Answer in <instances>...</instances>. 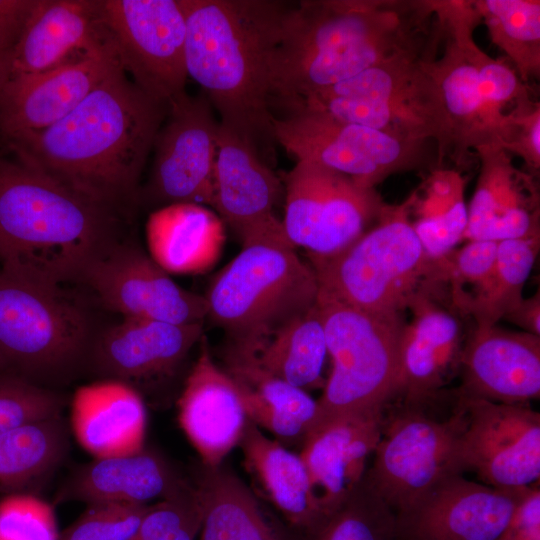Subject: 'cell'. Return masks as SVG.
Wrapping results in <instances>:
<instances>
[{
    "mask_svg": "<svg viewBox=\"0 0 540 540\" xmlns=\"http://www.w3.org/2000/svg\"><path fill=\"white\" fill-rule=\"evenodd\" d=\"M480 171L468 208L464 239L504 241L539 237L536 178L519 170L500 146L475 150Z\"/></svg>",
    "mask_w": 540,
    "mask_h": 540,
    "instance_id": "25",
    "label": "cell"
},
{
    "mask_svg": "<svg viewBox=\"0 0 540 540\" xmlns=\"http://www.w3.org/2000/svg\"><path fill=\"white\" fill-rule=\"evenodd\" d=\"M501 540H511V539H508V538H506V537H503Z\"/></svg>",
    "mask_w": 540,
    "mask_h": 540,
    "instance_id": "51",
    "label": "cell"
},
{
    "mask_svg": "<svg viewBox=\"0 0 540 540\" xmlns=\"http://www.w3.org/2000/svg\"><path fill=\"white\" fill-rule=\"evenodd\" d=\"M511 540H540V491L538 487L524 489L507 532Z\"/></svg>",
    "mask_w": 540,
    "mask_h": 540,
    "instance_id": "45",
    "label": "cell"
},
{
    "mask_svg": "<svg viewBox=\"0 0 540 540\" xmlns=\"http://www.w3.org/2000/svg\"><path fill=\"white\" fill-rule=\"evenodd\" d=\"M191 487L160 454L144 447L133 454L94 458L75 467L59 487L55 502L149 505L153 500L176 497Z\"/></svg>",
    "mask_w": 540,
    "mask_h": 540,
    "instance_id": "28",
    "label": "cell"
},
{
    "mask_svg": "<svg viewBox=\"0 0 540 540\" xmlns=\"http://www.w3.org/2000/svg\"><path fill=\"white\" fill-rule=\"evenodd\" d=\"M219 121L207 97L185 92L171 101L155 137L146 198L160 207L213 202Z\"/></svg>",
    "mask_w": 540,
    "mask_h": 540,
    "instance_id": "15",
    "label": "cell"
},
{
    "mask_svg": "<svg viewBox=\"0 0 540 540\" xmlns=\"http://www.w3.org/2000/svg\"><path fill=\"white\" fill-rule=\"evenodd\" d=\"M464 186L458 171L440 166L409 195L411 223L430 259L444 256L464 237L468 222Z\"/></svg>",
    "mask_w": 540,
    "mask_h": 540,
    "instance_id": "35",
    "label": "cell"
},
{
    "mask_svg": "<svg viewBox=\"0 0 540 540\" xmlns=\"http://www.w3.org/2000/svg\"><path fill=\"white\" fill-rule=\"evenodd\" d=\"M255 355L266 371L297 388L324 387L327 345L317 303L280 327Z\"/></svg>",
    "mask_w": 540,
    "mask_h": 540,
    "instance_id": "36",
    "label": "cell"
},
{
    "mask_svg": "<svg viewBox=\"0 0 540 540\" xmlns=\"http://www.w3.org/2000/svg\"><path fill=\"white\" fill-rule=\"evenodd\" d=\"M193 487L201 510L200 540H282L252 492L221 465H203Z\"/></svg>",
    "mask_w": 540,
    "mask_h": 540,
    "instance_id": "33",
    "label": "cell"
},
{
    "mask_svg": "<svg viewBox=\"0 0 540 540\" xmlns=\"http://www.w3.org/2000/svg\"><path fill=\"white\" fill-rule=\"evenodd\" d=\"M456 395V394H455ZM457 398L461 414L459 457L491 487L531 486L540 477V414L529 405Z\"/></svg>",
    "mask_w": 540,
    "mask_h": 540,
    "instance_id": "14",
    "label": "cell"
},
{
    "mask_svg": "<svg viewBox=\"0 0 540 540\" xmlns=\"http://www.w3.org/2000/svg\"><path fill=\"white\" fill-rule=\"evenodd\" d=\"M498 250V242L489 240H469L457 250H451L444 256L432 259L431 282H448L452 301L463 291L466 285H472L473 291L465 302L475 294L493 271Z\"/></svg>",
    "mask_w": 540,
    "mask_h": 540,
    "instance_id": "41",
    "label": "cell"
},
{
    "mask_svg": "<svg viewBox=\"0 0 540 540\" xmlns=\"http://www.w3.org/2000/svg\"><path fill=\"white\" fill-rule=\"evenodd\" d=\"M147 414L131 385L99 379L79 387L71 400V429L94 458L124 456L145 447Z\"/></svg>",
    "mask_w": 540,
    "mask_h": 540,
    "instance_id": "29",
    "label": "cell"
},
{
    "mask_svg": "<svg viewBox=\"0 0 540 540\" xmlns=\"http://www.w3.org/2000/svg\"><path fill=\"white\" fill-rule=\"evenodd\" d=\"M525 488L448 477L395 514L396 540H501Z\"/></svg>",
    "mask_w": 540,
    "mask_h": 540,
    "instance_id": "17",
    "label": "cell"
},
{
    "mask_svg": "<svg viewBox=\"0 0 540 540\" xmlns=\"http://www.w3.org/2000/svg\"><path fill=\"white\" fill-rule=\"evenodd\" d=\"M431 0H307L291 5L272 61V111L373 66L429 59L440 33Z\"/></svg>",
    "mask_w": 540,
    "mask_h": 540,
    "instance_id": "1",
    "label": "cell"
},
{
    "mask_svg": "<svg viewBox=\"0 0 540 540\" xmlns=\"http://www.w3.org/2000/svg\"><path fill=\"white\" fill-rule=\"evenodd\" d=\"M275 142L297 161L321 165L366 189L429 163V142L398 139L328 114L296 111L273 119Z\"/></svg>",
    "mask_w": 540,
    "mask_h": 540,
    "instance_id": "11",
    "label": "cell"
},
{
    "mask_svg": "<svg viewBox=\"0 0 540 540\" xmlns=\"http://www.w3.org/2000/svg\"><path fill=\"white\" fill-rule=\"evenodd\" d=\"M424 59H401L277 106L284 114L314 111L382 131L398 139L434 141L439 166L453 145L439 90Z\"/></svg>",
    "mask_w": 540,
    "mask_h": 540,
    "instance_id": "7",
    "label": "cell"
},
{
    "mask_svg": "<svg viewBox=\"0 0 540 540\" xmlns=\"http://www.w3.org/2000/svg\"><path fill=\"white\" fill-rule=\"evenodd\" d=\"M481 23L520 79L527 84L540 76V1L474 0Z\"/></svg>",
    "mask_w": 540,
    "mask_h": 540,
    "instance_id": "38",
    "label": "cell"
},
{
    "mask_svg": "<svg viewBox=\"0 0 540 540\" xmlns=\"http://www.w3.org/2000/svg\"><path fill=\"white\" fill-rule=\"evenodd\" d=\"M201 341L177 402L178 420L202 464L216 467L239 444L248 418L232 379Z\"/></svg>",
    "mask_w": 540,
    "mask_h": 540,
    "instance_id": "26",
    "label": "cell"
},
{
    "mask_svg": "<svg viewBox=\"0 0 540 540\" xmlns=\"http://www.w3.org/2000/svg\"><path fill=\"white\" fill-rule=\"evenodd\" d=\"M68 449V424L61 415L0 434V491L41 487L63 463Z\"/></svg>",
    "mask_w": 540,
    "mask_h": 540,
    "instance_id": "34",
    "label": "cell"
},
{
    "mask_svg": "<svg viewBox=\"0 0 540 540\" xmlns=\"http://www.w3.org/2000/svg\"><path fill=\"white\" fill-rule=\"evenodd\" d=\"M520 157L536 178L540 169V103L515 118L509 140L502 147Z\"/></svg>",
    "mask_w": 540,
    "mask_h": 540,
    "instance_id": "44",
    "label": "cell"
},
{
    "mask_svg": "<svg viewBox=\"0 0 540 540\" xmlns=\"http://www.w3.org/2000/svg\"><path fill=\"white\" fill-rule=\"evenodd\" d=\"M107 40L97 0H35L9 52L8 77L55 68Z\"/></svg>",
    "mask_w": 540,
    "mask_h": 540,
    "instance_id": "27",
    "label": "cell"
},
{
    "mask_svg": "<svg viewBox=\"0 0 540 540\" xmlns=\"http://www.w3.org/2000/svg\"><path fill=\"white\" fill-rule=\"evenodd\" d=\"M203 323L124 318L91 341L85 365L99 377L139 387L174 374L202 338Z\"/></svg>",
    "mask_w": 540,
    "mask_h": 540,
    "instance_id": "20",
    "label": "cell"
},
{
    "mask_svg": "<svg viewBox=\"0 0 540 540\" xmlns=\"http://www.w3.org/2000/svg\"><path fill=\"white\" fill-rule=\"evenodd\" d=\"M282 184L257 146L219 122L212 206L242 245L266 238H287L275 208Z\"/></svg>",
    "mask_w": 540,
    "mask_h": 540,
    "instance_id": "18",
    "label": "cell"
},
{
    "mask_svg": "<svg viewBox=\"0 0 540 540\" xmlns=\"http://www.w3.org/2000/svg\"><path fill=\"white\" fill-rule=\"evenodd\" d=\"M395 520L365 475L342 505L304 531V540H396Z\"/></svg>",
    "mask_w": 540,
    "mask_h": 540,
    "instance_id": "39",
    "label": "cell"
},
{
    "mask_svg": "<svg viewBox=\"0 0 540 540\" xmlns=\"http://www.w3.org/2000/svg\"><path fill=\"white\" fill-rule=\"evenodd\" d=\"M188 77L220 116L263 155L275 141L272 61L291 5L276 0H183ZM264 156V155H263Z\"/></svg>",
    "mask_w": 540,
    "mask_h": 540,
    "instance_id": "3",
    "label": "cell"
},
{
    "mask_svg": "<svg viewBox=\"0 0 540 540\" xmlns=\"http://www.w3.org/2000/svg\"><path fill=\"white\" fill-rule=\"evenodd\" d=\"M386 405L373 464L366 477L395 514L409 508L444 479L463 474L459 457L461 414L446 419L428 403ZM390 404V403H389Z\"/></svg>",
    "mask_w": 540,
    "mask_h": 540,
    "instance_id": "10",
    "label": "cell"
},
{
    "mask_svg": "<svg viewBox=\"0 0 540 540\" xmlns=\"http://www.w3.org/2000/svg\"><path fill=\"white\" fill-rule=\"evenodd\" d=\"M539 240L531 237L498 242L492 273L460 310L472 316L476 327L495 326L523 299V287L538 255Z\"/></svg>",
    "mask_w": 540,
    "mask_h": 540,
    "instance_id": "37",
    "label": "cell"
},
{
    "mask_svg": "<svg viewBox=\"0 0 540 540\" xmlns=\"http://www.w3.org/2000/svg\"><path fill=\"white\" fill-rule=\"evenodd\" d=\"M91 341L85 315L61 291L0 267V356L8 372L47 387L85 365Z\"/></svg>",
    "mask_w": 540,
    "mask_h": 540,
    "instance_id": "9",
    "label": "cell"
},
{
    "mask_svg": "<svg viewBox=\"0 0 540 540\" xmlns=\"http://www.w3.org/2000/svg\"><path fill=\"white\" fill-rule=\"evenodd\" d=\"M319 294L374 315H400L430 283V259L410 219L409 196L384 204L376 224L341 251L308 255Z\"/></svg>",
    "mask_w": 540,
    "mask_h": 540,
    "instance_id": "6",
    "label": "cell"
},
{
    "mask_svg": "<svg viewBox=\"0 0 540 540\" xmlns=\"http://www.w3.org/2000/svg\"><path fill=\"white\" fill-rule=\"evenodd\" d=\"M317 305L332 369L316 400L311 429L339 416L383 410L390 403L404 327L401 315L365 313L320 294Z\"/></svg>",
    "mask_w": 540,
    "mask_h": 540,
    "instance_id": "8",
    "label": "cell"
},
{
    "mask_svg": "<svg viewBox=\"0 0 540 540\" xmlns=\"http://www.w3.org/2000/svg\"><path fill=\"white\" fill-rule=\"evenodd\" d=\"M431 290L423 287L408 306L413 319L403 327L397 388L390 402L433 401L459 373L464 343L459 321L433 302Z\"/></svg>",
    "mask_w": 540,
    "mask_h": 540,
    "instance_id": "23",
    "label": "cell"
},
{
    "mask_svg": "<svg viewBox=\"0 0 540 540\" xmlns=\"http://www.w3.org/2000/svg\"><path fill=\"white\" fill-rule=\"evenodd\" d=\"M9 52L0 47V89L8 77Z\"/></svg>",
    "mask_w": 540,
    "mask_h": 540,
    "instance_id": "49",
    "label": "cell"
},
{
    "mask_svg": "<svg viewBox=\"0 0 540 540\" xmlns=\"http://www.w3.org/2000/svg\"><path fill=\"white\" fill-rule=\"evenodd\" d=\"M149 256L168 274H197L219 259L222 219L207 207L175 203L153 211L146 223Z\"/></svg>",
    "mask_w": 540,
    "mask_h": 540,
    "instance_id": "31",
    "label": "cell"
},
{
    "mask_svg": "<svg viewBox=\"0 0 540 540\" xmlns=\"http://www.w3.org/2000/svg\"><path fill=\"white\" fill-rule=\"evenodd\" d=\"M384 409L339 416L307 433L299 455L323 516L342 505L364 479L368 458L379 441Z\"/></svg>",
    "mask_w": 540,
    "mask_h": 540,
    "instance_id": "24",
    "label": "cell"
},
{
    "mask_svg": "<svg viewBox=\"0 0 540 540\" xmlns=\"http://www.w3.org/2000/svg\"><path fill=\"white\" fill-rule=\"evenodd\" d=\"M201 528V515L192 519L162 540H195Z\"/></svg>",
    "mask_w": 540,
    "mask_h": 540,
    "instance_id": "48",
    "label": "cell"
},
{
    "mask_svg": "<svg viewBox=\"0 0 540 540\" xmlns=\"http://www.w3.org/2000/svg\"><path fill=\"white\" fill-rule=\"evenodd\" d=\"M456 395L528 405L540 396V336L500 327H475L463 343Z\"/></svg>",
    "mask_w": 540,
    "mask_h": 540,
    "instance_id": "21",
    "label": "cell"
},
{
    "mask_svg": "<svg viewBox=\"0 0 540 540\" xmlns=\"http://www.w3.org/2000/svg\"><path fill=\"white\" fill-rule=\"evenodd\" d=\"M120 67L108 38L97 49L55 68L8 77L0 89V132L7 139L51 127Z\"/></svg>",
    "mask_w": 540,
    "mask_h": 540,
    "instance_id": "19",
    "label": "cell"
},
{
    "mask_svg": "<svg viewBox=\"0 0 540 540\" xmlns=\"http://www.w3.org/2000/svg\"><path fill=\"white\" fill-rule=\"evenodd\" d=\"M1 372H8V370H7V367H6V365H5L4 361H3V359H2L1 356H0V373H1Z\"/></svg>",
    "mask_w": 540,
    "mask_h": 540,
    "instance_id": "50",
    "label": "cell"
},
{
    "mask_svg": "<svg viewBox=\"0 0 540 540\" xmlns=\"http://www.w3.org/2000/svg\"><path fill=\"white\" fill-rule=\"evenodd\" d=\"M100 22L132 82L168 106L184 93L183 0H97Z\"/></svg>",
    "mask_w": 540,
    "mask_h": 540,
    "instance_id": "12",
    "label": "cell"
},
{
    "mask_svg": "<svg viewBox=\"0 0 540 540\" xmlns=\"http://www.w3.org/2000/svg\"><path fill=\"white\" fill-rule=\"evenodd\" d=\"M82 279L105 307L124 318L195 324L207 317L204 296L181 288L137 247L109 245Z\"/></svg>",
    "mask_w": 540,
    "mask_h": 540,
    "instance_id": "16",
    "label": "cell"
},
{
    "mask_svg": "<svg viewBox=\"0 0 540 540\" xmlns=\"http://www.w3.org/2000/svg\"><path fill=\"white\" fill-rule=\"evenodd\" d=\"M119 212L0 159V267L61 291L111 244Z\"/></svg>",
    "mask_w": 540,
    "mask_h": 540,
    "instance_id": "4",
    "label": "cell"
},
{
    "mask_svg": "<svg viewBox=\"0 0 540 540\" xmlns=\"http://www.w3.org/2000/svg\"><path fill=\"white\" fill-rule=\"evenodd\" d=\"M294 249L286 238L244 244L212 282L207 317L231 346L257 354L280 327L316 305V277Z\"/></svg>",
    "mask_w": 540,
    "mask_h": 540,
    "instance_id": "5",
    "label": "cell"
},
{
    "mask_svg": "<svg viewBox=\"0 0 540 540\" xmlns=\"http://www.w3.org/2000/svg\"><path fill=\"white\" fill-rule=\"evenodd\" d=\"M238 445L247 470L291 525L304 532L320 521L323 514L299 454L271 440L249 419Z\"/></svg>",
    "mask_w": 540,
    "mask_h": 540,
    "instance_id": "32",
    "label": "cell"
},
{
    "mask_svg": "<svg viewBox=\"0 0 540 540\" xmlns=\"http://www.w3.org/2000/svg\"><path fill=\"white\" fill-rule=\"evenodd\" d=\"M149 505L101 502L88 504L84 512L58 540H130Z\"/></svg>",
    "mask_w": 540,
    "mask_h": 540,
    "instance_id": "42",
    "label": "cell"
},
{
    "mask_svg": "<svg viewBox=\"0 0 540 540\" xmlns=\"http://www.w3.org/2000/svg\"><path fill=\"white\" fill-rule=\"evenodd\" d=\"M65 398L10 372L0 373V434L19 426L61 415Z\"/></svg>",
    "mask_w": 540,
    "mask_h": 540,
    "instance_id": "40",
    "label": "cell"
},
{
    "mask_svg": "<svg viewBox=\"0 0 540 540\" xmlns=\"http://www.w3.org/2000/svg\"><path fill=\"white\" fill-rule=\"evenodd\" d=\"M522 331L540 336V294L524 298L503 318Z\"/></svg>",
    "mask_w": 540,
    "mask_h": 540,
    "instance_id": "47",
    "label": "cell"
},
{
    "mask_svg": "<svg viewBox=\"0 0 540 540\" xmlns=\"http://www.w3.org/2000/svg\"><path fill=\"white\" fill-rule=\"evenodd\" d=\"M167 108L120 67L62 120L6 140L24 166L122 213L138 196Z\"/></svg>",
    "mask_w": 540,
    "mask_h": 540,
    "instance_id": "2",
    "label": "cell"
},
{
    "mask_svg": "<svg viewBox=\"0 0 540 540\" xmlns=\"http://www.w3.org/2000/svg\"><path fill=\"white\" fill-rule=\"evenodd\" d=\"M35 0H0V47L10 51Z\"/></svg>",
    "mask_w": 540,
    "mask_h": 540,
    "instance_id": "46",
    "label": "cell"
},
{
    "mask_svg": "<svg viewBox=\"0 0 540 540\" xmlns=\"http://www.w3.org/2000/svg\"><path fill=\"white\" fill-rule=\"evenodd\" d=\"M285 181L283 229L289 242L308 255L341 251L377 220L385 204L375 189L311 162L297 161Z\"/></svg>",
    "mask_w": 540,
    "mask_h": 540,
    "instance_id": "13",
    "label": "cell"
},
{
    "mask_svg": "<svg viewBox=\"0 0 540 540\" xmlns=\"http://www.w3.org/2000/svg\"><path fill=\"white\" fill-rule=\"evenodd\" d=\"M439 57L422 64L434 80L447 115L452 159L461 165L470 149L500 146L508 141L514 121L504 118L485 98L479 81L475 56L481 50L476 42H457L442 35Z\"/></svg>",
    "mask_w": 540,
    "mask_h": 540,
    "instance_id": "22",
    "label": "cell"
},
{
    "mask_svg": "<svg viewBox=\"0 0 540 540\" xmlns=\"http://www.w3.org/2000/svg\"><path fill=\"white\" fill-rule=\"evenodd\" d=\"M52 508L29 496L0 505V540H58Z\"/></svg>",
    "mask_w": 540,
    "mask_h": 540,
    "instance_id": "43",
    "label": "cell"
},
{
    "mask_svg": "<svg viewBox=\"0 0 540 540\" xmlns=\"http://www.w3.org/2000/svg\"><path fill=\"white\" fill-rule=\"evenodd\" d=\"M225 372L239 393L247 418L284 443H303L317 416V401L266 371L256 355L233 346Z\"/></svg>",
    "mask_w": 540,
    "mask_h": 540,
    "instance_id": "30",
    "label": "cell"
}]
</instances>
